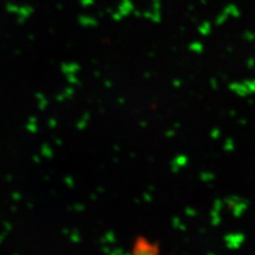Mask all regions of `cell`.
Masks as SVG:
<instances>
[{"label": "cell", "mask_w": 255, "mask_h": 255, "mask_svg": "<svg viewBox=\"0 0 255 255\" xmlns=\"http://www.w3.org/2000/svg\"><path fill=\"white\" fill-rule=\"evenodd\" d=\"M133 255H157V248L146 239L139 238L135 243Z\"/></svg>", "instance_id": "6da1fadb"}]
</instances>
